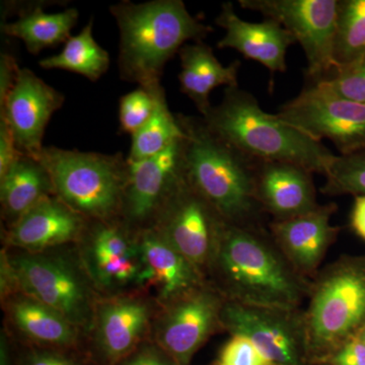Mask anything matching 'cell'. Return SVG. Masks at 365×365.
I'll return each mask as SVG.
<instances>
[{
	"mask_svg": "<svg viewBox=\"0 0 365 365\" xmlns=\"http://www.w3.org/2000/svg\"><path fill=\"white\" fill-rule=\"evenodd\" d=\"M206 281L228 302L297 311L309 299L312 280L285 258L265 227L225 222Z\"/></svg>",
	"mask_w": 365,
	"mask_h": 365,
	"instance_id": "cell-1",
	"label": "cell"
},
{
	"mask_svg": "<svg viewBox=\"0 0 365 365\" xmlns=\"http://www.w3.org/2000/svg\"><path fill=\"white\" fill-rule=\"evenodd\" d=\"M110 13L119 29L120 78L148 91L162 85L165 66L185 45L213 32L182 0H124L110 6Z\"/></svg>",
	"mask_w": 365,
	"mask_h": 365,
	"instance_id": "cell-2",
	"label": "cell"
},
{
	"mask_svg": "<svg viewBox=\"0 0 365 365\" xmlns=\"http://www.w3.org/2000/svg\"><path fill=\"white\" fill-rule=\"evenodd\" d=\"M201 118L209 130L256 162L294 163L326 177L336 158L322 141L263 111L240 86L225 88L222 102Z\"/></svg>",
	"mask_w": 365,
	"mask_h": 365,
	"instance_id": "cell-3",
	"label": "cell"
},
{
	"mask_svg": "<svg viewBox=\"0 0 365 365\" xmlns=\"http://www.w3.org/2000/svg\"><path fill=\"white\" fill-rule=\"evenodd\" d=\"M186 136V179L225 222L264 227L256 160L209 130L201 117L177 114Z\"/></svg>",
	"mask_w": 365,
	"mask_h": 365,
	"instance_id": "cell-4",
	"label": "cell"
},
{
	"mask_svg": "<svg viewBox=\"0 0 365 365\" xmlns=\"http://www.w3.org/2000/svg\"><path fill=\"white\" fill-rule=\"evenodd\" d=\"M39 160L54 195L88 222L121 220L128 160L114 155L45 146Z\"/></svg>",
	"mask_w": 365,
	"mask_h": 365,
	"instance_id": "cell-5",
	"label": "cell"
},
{
	"mask_svg": "<svg viewBox=\"0 0 365 365\" xmlns=\"http://www.w3.org/2000/svg\"><path fill=\"white\" fill-rule=\"evenodd\" d=\"M307 302L309 362L322 364L365 327V260L342 258L317 274Z\"/></svg>",
	"mask_w": 365,
	"mask_h": 365,
	"instance_id": "cell-6",
	"label": "cell"
},
{
	"mask_svg": "<svg viewBox=\"0 0 365 365\" xmlns=\"http://www.w3.org/2000/svg\"><path fill=\"white\" fill-rule=\"evenodd\" d=\"M60 249L6 252L20 292L58 312L79 331H91L98 304L96 288L81 257Z\"/></svg>",
	"mask_w": 365,
	"mask_h": 365,
	"instance_id": "cell-7",
	"label": "cell"
},
{
	"mask_svg": "<svg viewBox=\"0 0 365 365\" xmlns=\"http://www.w3.org/2000/svg\"><path fill=\"white\" fill-rule=\"evenodd\" d=\"M239 4L277 21L292 34L306 55L312 83L335 71L334 39L339 0H240Z\"/></svg>",
	"mask_w": 365,
	"mask_h": 365,
	"instance_id": "cell-8",
	"label": "cell"
},
{
	"mask_svg": "<svg viewBox=\"0 0 365 365\" xmlns=\"http://www.w3.org/2000/svg\"><path fill=\"white\" fill-rule=\"evenodd\" d=\"M222 330L242 335L273 365L309 362L304 311L247 306L225 300Z\"/></svg>",
	"mask_w": 365,
	"mask_h": 365,
	"instance_id": "cell-9",
	"label": "cell"
},
{
	"mask_svg": "<svg viewBox=\"0 0 365 365\" xmlns=\"http://www.w3.org/2000/svg\"><path fill=\"white\" fill-rule=\"evenodd\" d=\"M277 115L317 140L328 139L340 155L365 148V104L338 97L318 83L304 88Z\"/></svg>",
	"mask_w": 365,
	"mask_h": 365,
	"instance_id": "cell-10",
	"label": "cell"
},
{
	"mask_svg": "<svg viewBox=\"0 0 365 365\" xmlns=\"http://www.w3.org/2000/svg\"><path fill=\"white\" fill-rule=\"evenodd\" d=\"M185 180L186 136L153 157L128 160L122 222L134 232L153 227L165 204Z\"/></svg>",
	"mask_w": 365,
	"mask_h": 365,
	"instance_id": "cell-11",
	"label": "cell"
},
{
	"mask_svg": "<svg viewBox=\"0 0 365 365\" xmlns=\"http://www.w3.org/2000/svg\"><path fill=\"white\" fill-rule=\"evenodd\" d=\"M225 220L187 179L163 206L153 227L206 280Z\"/></svg>",
	"mask_w": 365,
	"mask_h": 365,
	"instance_id": "cell-12",
	"label": "cell"
},
{
	"mask_svg": "<svg viewBox=\"0 0 365 365\" xmlns=\"http://www.w3.org/2000/svg\"><path fill=\"white\" fill-rule=\"evenodd\" d=\"M225 297L208 282L163 307L155 323V342L178 365H190L217 330Z\"/></svg>",
	"mask_w": 365,
	"mask_h": 365,
	"instance_id": "cell-13",
	"label": "cell"
},
{
	"mask_svg": "<svg viewBox=\"0 0 365 365\" xmlns=\"http://www.w3.org/2000/svg\"><path fill=\"white\" fill-rule=\"evenodd\" d=\"M78 245L79 257L96 289L117 292L138 287L141 255L137 234L121 220L88 222Z\"/></svg>",
	"mask_w": 365,
	"mask_h": 365,
	"instance_id": "cell-14",
	"label": "cell"
},
{
	"mask_svg": "<svg viewBox=\"0 0 365 365\" xmlns=\"http://www.w3.org/2000/svg\"><path fill=\"white\" fill-rule=\"evenodd\" d=\"M64 101L63 93L30 69L21 68L16 85L0 105V117L9 124L21 153L39 160L46 128Z\"/></svg>",
	"mask_w": 365,
	"mask_h": 365,
	"instance_id": "cell-15",
	"label": "cell"
},
{
	"mask_svg": "<svg viewBox=\"0 0 365 365\" xmlns=\"http://www.w3.org/2000/svg\"><path fill=\"white\" fill-rule=\"evenodd\" d=\"M153 318V304L140 295L115 294L98 300L90 332L98 361L115 365L130 354L145 341Z\"/></svg>",
	"mask_w": 365,
	"mask_h": 365,
	"instance_id": "cell-16",
	"label": "cell"
},
{
	"mask_svg": "<svg viewBox=\"0 0 365 365\" xmlns=\"http://www.w3.org/2000/svg\"><path fill=\"white\" fill-rule=\"evenodd\" d=\"M337 210L335 203L324 204L311 212L268 225L274 242L295 270L313 280L340 228L331 220Z\"/></svg>",
	"mask_w": 365,
	"mask_h": 365,
	"instance_id": "cell-17",
	"label": "cell"
},
{
	"mask_svg": "<svg viewBox=\"0 0 365 365\" xmlns=\"http://www.w3.org/2000/svg\"><path fill=\"white\" fill-rule=\"evenodd\" d=\"M88 220L55 195L45 197L20 220L7 227L9 248L44 252L81 241Z\"/></svg>",
	"mask_w": 365,
	"mask_h": 365,
	"instance_id": "cell-18",
	"label": "cell"
},
{
	"mask_svg": "<svg viewBox=\"0 0 365 365\" xmlns=\"http://www.w3.org/2000/svg\"><path fill=\"white\" fill-rule=\"evenodd\" d=\"M136 234L141 255L138 287L155 289L162 307L207 282L155 228Z\"/></svg>",
	"mask_w": 365,
	"mask_h": 365,
	"instance_id": "cell-19",
	"label": "cell"
},
{
	"mask_svg": "<svg viewBox=\"0 0 365 365\" xmlns=\"http://www.w3.org/2000/svg\"><path fill=\"white\" fill-rule=\"evenodd\" d=\"M215 24L225 31L217 43L220 49L237 50L245 58L265 66L271 73L287 71V49L295 40L277 21L265 19L260 23H250L235 14L234 4L225 2Z\"/></svg>",
	"mask_w": 365,
	"mask_h": 365,
	"instance_id": "cell-20",
	"label": "cell"
},
{
	"mask_svg": "<svg viewBox=\"0 0 365 365\" xmlns=\"http://www.w3.org/2000/svg\"><path fill=\"white\" fill-rule=\"evenodd\" d=\"M313 175L294 163L257 162L256 192L264 213L285 220L314 210L319 204Z\"/></svg>",
	"mask_w": 365,
	"mask_h": 365,
	"instance_id": "cell-21",
	"label": "cell"
},
{
	"mask_svg": "<svg viewBox=\"0 0 365 365\" xmlns=\"http://www.w3.org/2000/svg\"><path fill=\"white\" fill-rule=\"evenodd\" d=\"M2 304L11 326L35 347L69 350L78 343V329L39 300L18 292Z\"/></svg>",
	"mask_w": 365,
	"mask_h": 365,
	"instance_id": "cell-22",
	"label": "cell"
},
{
	"mask_svg": "<svg viewBox=\"0 0 365 365\" xmlns=\"http://www.w3.org/2000/svg\"><path fill=\"white\" fill-rule=\"evenodd\" d=\"M181 72L180 85L182 93L195 104L203 116L211 108V91L218 86H239L237 73L241 62L235 60L225 66L216 58L212 48L204 41L188 43L180 50Z\"/></svg>",
	"mask_w": 365,
	"mask_h": 365,
	"instance_id": "cell-23",
	"label": "cell"
},
{
	"mask_svg": "<svg viewBox=\"0 0 365 365\" xmlns=\"http://www.w3.org/2000/svg\"><path fill=\"white\" fill-rule=\"evenodd\" d=\"M54 195L49 173L39 160L21 155L0 178L2 220L7 227L45 197Z\"/></svg>",
	"mask_w": 365,
	"mask_h": 365,
	"instance_id": "cell-24",
	"label": "cell"
},
{
	"mask_svg": "<svg viewBox=\"0 0 365 365\" xmlns=\"http://www.w3.org/2000/svg\"><path fill=\"white\" fill-rule=\"evenodd\" d=\"M44 4L35 2L20 14L14 21H1V32L9 37L23 41L26 51L39 54L46 48L66 43L71 39L72 29L78 21L79 13L74 7L60 13L43 11Z\"/></svg>",
	"mask_w": 365,
	"mask_h": 365,
	"instance_id": "cell-25",
	"label": "cell"
},
{
	"mask_svg": "<svg viewBox=\"0 0 365 365\" xmlns=\"http://www.w3.org/2000/svg\"><path fill=\"white\" fill-rule=\"evenodd\" d=\"M93 29V19L91 18L81 33L67 41L59 54L41 59L39 66L46 71L60 69L85 76L91 81H98L109 69L111 58L96 41Z\"/></svg>",
	"mask_w": 365,
	"mask_h": 365,
	"instance_id": "cell-26",
	"label": "cell"
},
{
	"mask_svg": "<svg viewBox=\"0 0 365 365\" xmlns=\"http://www.w3.org/2000/svg\"><path fill=\"white\" fill-rule=\"evenodd\" d=\"M155 93V107L153 116L132 137L127 160H143L162 153L177 139L185 136L177 115L170 112L162 85L150 90Z\"/></svg>",
	"mask_w": 365,
	"mask_h": 365,
	"instance_id": "cell-27",
	"label": "cell"
},
{
	"mask_svg": "<svg viewBox=\"0 0 365 365\" xmlns=\"http://www.w3.org/2000/svg\"><path fill=\"white\" fill-rule=\"evenodd\" d=\"M365 56V0H339L333 59L336 69Z\"/></svg>",
	"mask_w": 365,
	"mask_h": 365,
	"instance_id": "cell-28",
	"label": "cell"
},
{
	"mask_svg": "<svg viewBox=\"0 0 365 365\" xmlns=\"http://www.w3.org/2000/svg\"><path fill=\"white\" fill-rule=\"evenodd\" d=\"M322 192L329 196H365V148L349 155H336Z\"/></svg>",
	"mask_w": 365,
	"mask_h": 365,
	"instance_id": "cell-29",
	"label": "cell"
},
{
	"mask_svg": "<svg viewBox=\"0 0 365 365\" xmlns=\"http://www.w3.org/2000/svg\"><path fill=\"white\" fill-rule=\"evenodd\" d=\"M155 98L153 91L138 86L120 98V130L133 136L146 124L155 111Z\"/></svg>",
	"mask_w": 365,
	"mask_h": 365,
	"instance_id": "cell-30",
	"label": "cell"
},
{
	"mask_svg": "<svg viewBox=\"0 0 365 365\" xmlns=\"http://www.w3.org/2000/svg\"><path fill=\"white\" fill-rule=\"evenodd\" d=\"M316 83L338 97L365 104V56L352 66L336 69Z\"/></svg>",
	"mask_w": 365,
	"mask_h": 365,
	"instance_id": "cell-31",
	"label": "cell"
},
{
	"mask_svg": "<svg viewBox=\"0 0 365 365\" xmlns=\"http://www.w3.org/2000/svg\"><path fill=\"white\" fill-rule=\"evenodd\" d=\"M215 365H273L256 346L242 335H230L220 349Z\"/></svg>",
	"mask_w": 365,
	"mask_h": 365,
	"instance_id": "cell-32",
	"label": "cell"
},
{
	"mask_svg": "<svg viewBox=\"0 0 365 365\" xmlns=\"http://www.w3.org/2000/svg\"><path fill=\"white\" fill-rule=\"evenodd\" d=\"M115 365H178L155 341H143L140 345Z\"/></svg>",
	"mask_w": 365,
	"mask_h": 365,
	"instance_id": "cell-33",
	"label": "cell"
},
{
	"mask_svg": "<svg viewBox=\"0 0 365 365\" xmlns=\"http://www.w3.org/2000/svg\"><path fill=\"white\" fill-rule=\"evenodd\" d=\"M20 365H83V361L68 350L34 347L26 352Z\"/></svg>",
	"mask_w": 365,
	"mask_h": 365,
	"instance_id": "cell-34",
	"label": "cell"
},
{
	"mask_svg": "<svg viewBox=\"0 0 365 365\" xmlns=\"http://www.w3.org/2000/svg\"><path fill=\"white\" fill-rule=\"evenodd\" d=\"M322 364L330 365H365V343L351 338L334 350Z\"/></svg>",
	"mask_w": 365,
	"mask_h": 365,
	"instance_id": "cell-35",
	"label": "cell"
},
{
	"mask_svg": "<svg viewBox=\"0 0 365 365\" xmlns=\"http://www.w3.org/2000/svg\"><path fill=\"white\" fill-rule=\"evenodd\" d=\"M21 155L9 124L0 117V178L6 174Z\"/></svg>",
	"mask_w": 365,
	"mask_h": 365,
	"instance_id": "cell-36",
	"label": "cell"
},
{
	"mask_svg": "<svg viewBox=\"0 0 365 365\" xmlns=\"http://www.w3.org/2000/svg\"><path fill=\"white\" fill-rule=\"evenodd\" d=\"M21 68L16 59L9 52L0 54V105L4 104L9 91L16 85Z\"/></svg>",
	"mask_w": 365,
	"mask_h": 365,
	"instance_id": "cell-37",
	"label": "cell"
},
{
	"mask_svg": "<svg viewBox=\"0 0 365 365\" xmlns=\"http://www.w3.org/2000/svg\"><path fill=\"white\" fill-rule=\"evenodd\" d=\"M350 225L355 234L365 241V196H355Z\"/></svg>",
	"mask_w": 365,
	"mask_h": 365,
	"instance_id": "cell-38",
	"label": "cell"
},
{
	"mask_svg": "<svg viewBox=\"0 0 365 365\" xmlns=\"http://www.w3.org/2000/svg\"><path fill=\"white\" fill-rule=\"evenodd\" d=\"M0 353H1V365H11V355H9V344L6 336L1 335V347H0Z\"/></svg>",
	"mask_w": 365,
	"mask_h": 365,
	"instance_id": "cell-39",
	"label": "cell"
},
{
	"mask_svg": "<svg viewBox=\"0 0 365 365\" xmlns=\"http://www.w3.org/2000/svg\"><path fill=\"white\" fill-rule=\"evenodd\" d=\"M357 337H359L360 340L364 341L365 343V327L364 329H362L361 331H360L359 335H357Z\"/></svg>",
	"mask_w": 365,
	"mask_h": 365,
	"instance_id": "cell-40",
	"label": "cell"
},
{
	"mask_svg": "<svg viewBox=\"0 0 365 365\" xmlns=\"http://www.w3.org/2000/svg\"><path fill=\"white\" fill-rule=\"evenodd\" d=\"M325 364V365H330V364Z\"/></svg>",
	"mask_w": 365,
	"mask_h": 365,
	"instance_id": "cell-41",
	"label": "cell"
}]
</instances>
